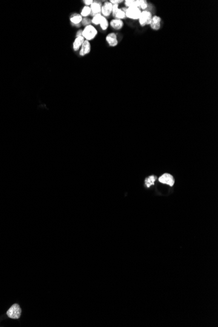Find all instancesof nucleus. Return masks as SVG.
Instances as JSON below:
<instances>
[{"label": "nucleus", "instance_id": "6e6552de", "mask_svg": "<svg viewBox=\"0 0 218 327\" xmlns=\"http://www.w3.org/2000/svg\"><path fill=\"white\" fill-rule=\"evenodd\" d=\"M159 181L163 183L169 185L170 186H172L174 183V180L172 177V176L170 174H163L161 177H159Z\"/></svg>", "mask_w": 218, "mask_h": 327}, {"label": "nucleus", "instance_id": "7ed1b4c3", "mask_svg": "<svg viewBox=\"0 0 218 327\" xmlns=\"http://www.w3.org/2000/svg\"><path fill=\"white\" fill-rule=\"evenodd\" d=\"M152 14L150 11L145 10L142 11L139 19V24L141 26H145L146 25H150L152 20Z\"/></svg>", "mask_w": 218, "mask_h": 327}, {"label": "nucleus", "instance_id": "aec40b11", "mask_svg": "<svg viewBox=\"0 0 218 327\" xmlns=\"http://www.w3.org/2000/svg\"><path fill=\"white\" fill-rule=\"evenodd\" d=\"M123 2V0H111V1H110V2L112 5H119L121 3H122Z\"/></svg>", "mask_w": 218, "mask_h": 327}, {"label": "nucleus", "instance_id": "39448f33", "mask_svg": "<svg viewBox=\"0 0 218 327\" xmlns=\"http://www.w3.org/2000/svg\"><path fill=\"white\" fill-rule=\"evenodd\" d=\"M112 11V4L110 2H106L102 5L101 14L105 18L110 16Z\"/></svg>", "mask_w": 218, "mask_h": 327}, {"label": "nucleus", "instance_id": "4468645a", "mask_svg": "<svg viewBox=\"0 0 218 327\" xmlns=\"http://www.w3.org/2000/svg\"><path fill=\"white\" fill-rule=\"evenodd\" d=\"M113 17L115 18L116 19H119V20H122V19H124L125 18V11H123L122 10V9H118V10L114 14H112Z\"/></svg>", "mask_w": 218, "mask_h": 327}, {"label": "nucleus", "instance_id": "9d476101", "mask_svg": "<svg viewBox=\"0 0 218 327\" xmlns=\"http://www.w3.org/2000/svg\"><path fill=\"white\" fill-rule=\"evenodd\" d=\"M90 51H91V44L90 43V41L85 40L80 49L79 54L81 56H84L88 54L90 52Z\"/></svg>", "mask_w": 218, "mask_h": 327}, {"label": "nucleus", "instance_id": "423d86ee", "mask_svg": "<svg viewBox=\"0 0 218 327\" xmlns=\"http://www.w3.org/2000/svg\"><path fill=\"white\" fill-rule=\"evenodd\" d=\"M106 41L111 47H115L118 44V37L115 33H111L108 34L106 37Z\"/></svg>", "mask_w": 218, "mask_h": 327}, {"label": "nucleus", "instance_id": "f03ea898", "mask_svg": "<svg viewBox=\"0 0 218 327\" xmlns=\"http://www.w3.org/2000/svg\"><path fill=\"white\" fill-rule=\"evenodd\" d=\"M22 314V309L18 304H13L7 312V315L13 319H19Z\"/></svg>", "mask_w": 218, "mask_h": 327}, {"label": "nucleus", "instance_id": "20e7f679", "mask_svg": "<svg viewBox=\"0 0 218 327\" xmlns=\"http://www.w3.org/2000/svg\"><path fill=\"white\" fill-rule=\"evenodd\" d=\"M141 13V10L138 7H128L125 11V17L134 20H139Z\"/></svg>", "mask_w": 218, "mask_h": 327}, {"label": "nucleus", "instance_id": "f257e3e1", "mask_svg": "<svg viewBox=\"0 0 218 327\" xmlns=\"http://www.w3.org/2000/svg\"><path fill=\"white\" fill-rule=\"evenodd\" d=\"M98 33L97 29L92 24H90L82 30V37L85 40L90 41L95 38Z\"/></svg>", "mask_w": 218, "mask_h": 327}, {"label": "nucleus", "instance_id": "a211bd4d", "mask_svg": "<svg viewBox=\"0 0 218 327\" xmlns=\"http://www.w3.org/2000/svg\"><path fill=\"white\" fill-rule=\"evenodd\" d=\"M99 25H100V27H101V30L105 31V30H106L108 29V26H109V22H108L107 19L105 18V17H104V16H103V19H102L101 22V23H100Z\"/></svg>", "mask_w": 218, "mask_h": 327}, {"label": "nucleus", "instance_id": "9b49d317", "mask_svg": "<svg viewBox=\"0 0 218 327\" xmlns=\"http://www.w3.org/2000/svg\"><path fill=\"white\" fill-rule=\"evenodd\" d=\"M84 41L85 39L82 36L76 37L73 43V48L74 51H78L79 50H80Z\"/></svg>", "mask_w": 218, "mask_h": 327}, {"label": "nucleus", "instance_id": "0eeeda50", "mask_svg": "<svg viewBox=\"0 0 218 327\" xmlns=\"http://www.w3.org/2000/svg\"><path fill=\"white\" fill-rule=\"evenodd\" d=\"M90 7L91 9V15L92 16H94L95 15L101 13V11L102 4L100 2L94 1L93 3L90 5Z\"/></svg>", "mask_w": 218, "mask_h": 327}, {"label": "nucleus", "instance_id": "ddd939ff", "mask_svg": "<svg viewBox=\"0 0 218 327\" xmlns=\"http://www.w3.org/2000/svg\"><path fill=\"white\" fill-rule=\"evenodd\" d=\"M82 16L78 13H73L70 17L71 22L74 25H77V26H79V24L82 21Z\"/></svg>", "mask_w": 218, "mask_h": 327}, {"label": "nucleus", "instance_id": "6ab92c4d", "mask_svg": "<svg viewBox=\"0 0 218 327\" xmlns=\"http://www.w3.org/2000/svg\"><path fill=\"white\" fill-rule=\"evenodd\" d=\"M83 26H84L85 27L88 26V25L91 24V20H90L88 18H83L82 19V21L81 22Z\"/></svg>", "mask_w": 218, "mask_h": 327}, {"label": "nucleus", "instance_id": "1a4fd4ad", "mask_svg": "<svg viewBox=\"0 0 218 327\" xmlns=\"http://www.w3.org/2000/svg\"><path fill=\"white\" fill-rule=\"evenodd\" d=\"M161 19L159 16L155 15L152 17V22H151L150 26L152 30L155 31H157L161 28Z\"/></svg>", "mask_w": 218, "mask_h": 327}, {"label": "nucleus", "instance_id": "2eb2a0df", "mask_svg": "<svg viewBox=\"0 0 218 327\" xmlns=\"http://www.w3.org/2000/svg\"><path fill=\"white\" fill-rule=\"evenodd\" d=\"M103 18V16H102L101 14H96L94 16H93V18H92V19L91 20V22L92 24L94 25H95V26H97V25H99L101 22L102 19Z\"/></svg>", "mask_w": 218, "mask_h": 327}, {"label": "nucleus", "instance_id": "f8f14e48", "mask_svg": "<svg viewBox=\"0 0 218 327\" xmlns=\"http://www.w3.org/2000/svg\"><path fill=\"white\" fill-rule=\"evenodd\" d=\"M110 26L116 30H120L123 27V22L119 19H112L110 22Z\"/></svg>", "mask_w": 218, "mask_h": 327}, {"label": "nucleus", "instance_id": "f3484780", "mask_svg": "<svg viewBox=\"0 0 218 327\" xmlns=\"http://www.w3.org/2000/svg\"><path fill=\"white\" fill-rule=\"evenodd\" d=\"M155 180V177L154 176H150V177H148L145 180V183L147 188H150L151 186L154 185V183Z\"/></svg>", "mask_w": 218, "mask_h": 327}, {"label": "nucleus", "instance_id": "412c9836", "mask_svg": "<svg viewBox=\"0 0 218 327\" xmlns=\"http://www.w3.org/2000/svg\"><path fill=\"white\" fill-rule=\"evenodd\" d=\"M94 1L93 0H84V4L86 5L85 6H88V7H90V5L93 3Z\"/></svg>", "mask_w": 218, "mask_h": 327}, {"label": "nucleus", "instance_id": "dca6fc26", "mask_svg": "<svg viewBox=\"0 0 218 327\" xmlns=\"http://www.w3.org/2000/svg\"><path fill=\"white\" fill-rule=\"evenodd\" d=\"M80 15L82 16V18H87L88 16L91 15V9L90 7L88 6H84V7L80 12Z\"/></svg>", "mask_w": 218, "mask_h": 327}, {"label": "nucleus", "instance_id": "4be33fe9", "mask_svg": "<svg viewBox=\"0 0 218 327\" xmlns=\"http://www.w3.org/2000/svg\"><path fill=\"white\" fill-rule=\"evenodd\" d=\"M82 36V30H79L77 32V35H76V37H81Z\"/></svg>", "mask_w": 218, "mask_h": 327}]
</instances>
